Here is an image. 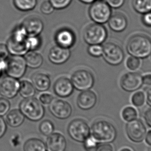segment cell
Here are the masks:
<instances>
[{"label":"cell","instance_id":"obj_45","mask_svg":"<svg viewBox=\"0 0 151 151\" xmlns=\"http://www.w3.org/2000/svg\"><path fill=\"white\" fill-rule=\"evenodd\" d=\"M144 119L147 124L151 127V108L146 111L144 114Z\"/></svg>","mask_w":151,"mask_h":151},{"label":"cell","instance_id":"obj_51","mask_svg":"<svg viewBox=\"0 0 151 151\" xmlns=\"http://www.w3.org/2000/svg\"><path fill=\"white\" fill-rule=\"evenodd\" d=\"M120 151H132L131 149H129L128 148H124L123 149L121 150Z\"/></svg>","mask_w":151,"mask_h":151},{"label":"cell","instance_id":"obj_15","mask_svg":"<svg viewBox=\"0 0 151 151\" xmlns=\"http://www.w3.org/2000/svg\"><path fill=\"white\" fill-rule=\"evenodd\" d=\"M28 36H39L43 32L44 25L38 17H29L25 19L21 24Z\"/></svg>","mask_w":151,"mask_h":151},{"label":"cell","instance_id":"obj_16","mask_svg":"<svg viewBox=\"0 0 151 151\" xmlns=\"http://www.w3.org/2000/svg\"><path fill=\"white\" fill-rule=\"evenodd\" d=\"M55 40L58 46L70 49L75 43V35L73 32L69 29H61L56 34Z\"/></svg>","mask_w":151,"mask_h":151},{"label":"cell","instance_id":"obj_46","mask_svg":"<svg viewBox=\"0 0 151 151\" xmlns=\"http://www.w3.org/2000/svg\"><path fill=\"white\" fill-rule=\"evenodd\" d=\"M143 84L147 86H151V74H147L142 77Z\"/></svg>","mask_w":151,"mask_h":151},{"label":"cell","instance_id":"obj_30","mask_svg":"<svg viewBox=\"0 0 151 151\" xmlns=\"http://www.w3.org/2000/svg\"><path fill=\"white\" fill-rule=\"evenodd\" d=\"M39 131L45 136H49L54 131V125L50 121L45 120L41 123L39 125Z\"/></svg>","mask_w":151,"mask_h":151},{"label":"cell","instance_id":"obj_41","mask_svg":"<svg viewBox=\"0 0 151 151\" xmlns=\"http://www.w3.org/2000/svg\"><path fill=\"white\" fill-rule=\"evenodd\" d=\"M9 53L6 45L0 43V60H4L6 59L8 57Z\"/></svg>","mask_w":151,"mask_h":151},{"label":"cell","instance_id":"obj_14","mask_svg":"<svg viewBox=\"0 0 151 151\" xmlns=\"http://www.w3.org/2000/svg\"><path fill=\"white\" fill-rule=\"evenodd\" d=\"M49 110L57 118L66 119L72 114V108L68 102L61 100H54L49 104Z\"/></svg>","mask_w":151,"mask_h":151},{"label":"cell","instance_id":"obj_48","mask_svg":"<svg viewBox=\"0 0 151 151\" xmlns=\"http://www.w3.org/2000/svg\"><path fill=\"white\" fill-rule=\"evenodd\" d=\"M5 67H6V62H5L4 60H0V78L2 76L3 71L5 69Z\"/></svg>","mask_w":151,"mask_h":151},{"label":"cell","instance_id":"obj_27","mask_svg":"<svg viewBox=\"0 0 151 151\" xmlns=\"http://www.w3.org/2000/svg\"><path fill=\"white\" fill-rule=\"evenodd\" d=\"M132 5L136 12L144 14L151 12V0H133Z\"/></svg>","mask_w":151,"mask_h":151},{"label":"cell","instance_id":"obj_18","mask_svg":"<svg viewBox=\"0 0 151 151\" xmlns=\"http://www.w3.org/2000/svg\"><path fill=\"white\" fill-rule=\"evenodd\" d=\"M47 151H65L66 141L65 137L59 133H53L48 137L46 143Z\"/></svg>","mask_w":151,"mask_h":151},{"label":"cell","instance_id":"obj_26","mask_svg":"<svg viewBox=\"0 0 151 151\" xmlns=\"http://www.w3.org/2000/svg\"><path fill=\"white\" fill-rule=\"evenodd\" d=\"M15 7L22 12H28L35 8L37 0H13Z\"/></svg>","mask_w":151,"mask_h":151},{"label":"cell","instance_id":"obj_52","mask_svg":"<svg viewBox=\"0 0 151 151\" xmlns=\"http://www.w3.org/2000/svg\"><path fill=\"white\" fill-rule=\"evenodd\" d=\"M148 151H151V147H150L149 149V150Z\"/></svg>","mask_w":151,"mask_h":151},{"label":"cell","instance_id":"obj_5","mask_svg":"<svg viewBox=\"0 0 151 151\" xmlns=\"http://www.w3.org/2000/svg\"><path fill=\"white\" fill-rule=\"evenodd\" d=\"M89 14L94 22L102 24L108 22L112 15V10L106 2L96 0L90 6Z\"/></svg>","mask_w":151,"mask_h":151},{"label":"cell","instance_id":"obj_24","mask_svg":"<svg viewBox=\"0 0 151 151\" xmlns=\"http://www.w3.org/2000/svg\"><path fill=\"white\" fill-rule=\"evenodd\" d=\"M25 60L28 67L32 69H37L40 67L43 63V58L39 53L30 51L25 56Z\"/></svg>","mask_w":151,"mask_h":151},{"label":"cell","instance_id":"obj_53","mask_svg":"<svg viewBox=\"0 0 151 151\" xmlns=\"http://www.w3.org/2000/svg\"></svg>","mask_w":151,"mask_h":151},{"label":"cell","instance_id":"obj_11","mask_svg":"<svg viewBox=\"0 0 151 151\" xmlns=\"http://www.w3.org/2000/svg\"><path fill=\"white\" fill-rule=\"evenodd\" d=\"M126 131L129 139L137 143L143 141L147 134V129L144 123L137 119L128 122L126 127Z\"/></svg>","mask_w":151,"mask_h":151},{"label":"cell","instance_id":"obj_8","mask_svg":"<svg viewBox=\"0 0 151 151\" xmlns=\"http://www.w3.org/2000/svg\"><path fill=\"white\" fill-rule=\"evenodd\" d=\"M27 67L24 57L22 56L12 55L6 62L5 70L8 76L19 79L24 76Z\"/></svg>","mask_w":151,"mask_h":151},{"label":"cell","instance_id":"obj_43","mask_svg":"<svg viewBox=\"0 0 151 151\" xmlns=\"http://www.w3.org/2000/svg\"><path fill=\"white\" fill-rule=\"evenodd\" d=\"M142 21L146 27H151V12L143 14Z\"/></svg>","mask_w":151,"mask_h":151},{"label":"cell","instance_id":"obj_6","mask_svg":"<svg viewBox=\"0 0 151 151\" xmlns=\"http://www.w3.org/2000/svg\"><path fill=\"white\" fill-rule=\"evenodd\" d=\"M107 36L106 27L96 23L89 25L84 31V40L89 45H100L106 40Z\"/></svg>","mask_w":151,"mask_h":151},{"label":"cell","instance_id":"obj_21","mask_svg":"<svg viewBox=\"0 0 151 151\" xmlns=\"http://www.w3.org/2000/svg\"><path fill=\"white\" fill-rule=\"evenodd\" d=\"M108 22L111 29L118 33L124 31L128 24L126 17L121 13L112 14Z\"/></svg>","mask_w":151,"mask_h":151},{"label":"cell","instance_id":"obj_33","mask_svg":"<svg viewBox=\"0 0 151 151\" xmlns=\"http://www.w3.org/2000/svg\"><path fill=\"white\" fill-rule=\"evenodd\" d=\"M73 0H49L55 9L61 10L67 8L71 4Z\"/></svg>","mask_w":151,"mask_h":151},{"label":"cell","instance_id":"obj_32","mask_svg":"<svg viewBox=\"0 0 151 151\" xmlns=\"http://www.w3.org/2000/svg\"><path fill=\"white\" fill-rule=\"evenodd\" d=\"M145 99L144 93L142 91H138L133 94L131 98V102L134 106L141 107L144 104Z\"/></svg>","mask_w":151,"mask_h":151},{"label":"cell","instance_id":"obj_44","mask_svg":"<svg viewBox=\"0 0 151 151\" xmlns=\"http://www.w3.org/2000/svg\"><path fill=\"white\" fill-rule=\"evenodd\" d=\"M7 125L4 119L0 116V138H1L6 133Z\"/></svg>","mask_w":151,"mask_h":151},{"label":"cell","instance_id":"obj_12","mask_svg":"<svg viewBox=\"0 0 151 151\" xmlns=\"http://www.w3.org/2000/svg\"><path fill=\"white\" fill-rule=\"evenodd\" d=\"M142 85V76L136 72L127 73L121 78V87L127 92H134L138 90Z\"/></svg>","mask_w":151,"mask_h":151},{"label":"cell","instance_id":"obj_22","mask_svg":"<svg viewBox=\"0 0 151 151\" xmlns=\"http://www.w3.org/2000/svg\"><path fill=\"white\" fill-rule=\"evenodd\" d=\"M32 81L35 89L39 91H47L50 86V79L49 76L43 73H36L32 78Z\"/></svg>","mask_w":151,"mask_h":151},{"label":"cell","instance_id":"obj_20","mask_svg":"<svg viewBox=\"0 0 151 151\" xmlns=\"http://www.w3.org/2000/svg\"><path fill=\"white\" fill-rule=\"evenodd\" d=\"M78 106L82 110H89L94 107L97 102L96 94L90 90L83 91L77 99Z\"/></svg>","mask_w":151,"mask_h":151},{"label":"cell","instance_id":"obj_17","mask_svg":"<svg viewBox=\"0 0 151 151\" xmlns=\"http://www.w3.org/2000/svg\"><path fill=\"white\" fill-rule=\"evenodd\" d=\"M70 49H66L57 45L51 48L49 51L48 58L52 63L61 65L68 60L70 56Z\"/></svg>","mask_w":151,"mask_h":151},{"label":"cell","instance_id":"obj_47","mask_svg":"<svg viewBox=\"0 0 151 151\" xmlns=\"http://www.w3.org/2000/svg\"><path fill=\"white\" fill-rule=\"evenodd\" d=\"M147 102L149 106H151V87L149 88L147 91Z\"/></svg>","mask_w":151,"mask_h":151},{"label":"cell","instance_id":"obj_28","mask_svg":"<svg viewBox=\"0 0 151 151\" xmlns=\"http://www.w3.org/2000/svg\"><path fill=\"white\" fill-rule=\"evenodd\" d=\"M20 94L25 99L32 98L35 94V88L33 84L27 81H23L20 83Z\"/></svg>","mask_w":151,"mask_h":151},{"label":"cell","instance_id":"obj_31","mask_svg":"<svg viewBox=\"0 0 151 151\" xmlns=\"http://www.w3.org/2000/svg\"><path fill=\"white\" fill-rule=\"evenodd\" d=\"M29 51H34L38 49L41 45V39L38 36H28L27 38Z\"/></svg>","mask_w":151,"mask_h":151},{"label":"cell","instance_id":"obj_3","mask_svg":"<svg viewBox=\"0 0 151 151\" xmlns=\"http://www.w3.org/2000/svg\"><path fill=\"white\" fill-rule=\"evenodd\" d=\"M91 133L98 142L109 143L116 138L117 132L114 125L108 121L98 120L93 124Z\"/></svg>","mask_w":151,"mask_h":151},{"label":"cell","instance_id":"obj_25","mask_svg":"<svg viewBox=\"0 0 151 151\" xmlns=\"http://www.w3.org/2000/svg\"><path fill=\"white\" fill-rule=\"evenodd\" d=\"M24 151H47L45 143L40 139L31 138L27 140L23 147Z\"/></svg>","mask_w":151,"mask_h":151},{"label":"cell","instance_id":"obj_29","mask_svg":"<svg viewBox=\"0 0 151 151\" xmlns=\"http://www.w3.org/2000/svg\"><path fill=\"white\" fill-rule=\"evenodd\" d=\"M122 116L123 119L127 122L134 120L138 116L137 110L131 106H127L123 109Z\"/></svg>","mask_w":151,"mask_h":151},{"label":"cell","instance_id":"obj_19","mask_svg":"<svg viewBox=\"0 0 151 151\" xmlns=\"http://www.w3.org/2000/svg\"><path fill=\"white\" fill-rule=\"evenodd\" d=\"M74 88L71 81L67 78H61L55 82L53 89L57 96L66 98L72 94Z\"/></svg>","mask_w":151,"mask_h":151},{"label":"cell","instance_id":"obj_37","mask_svg":"<svg viewBox=\"0 0 151 151\" xmlns=\"http://www.w3.org/2000/svg\"><path fill=\"white\" fill-rule=\"evenodd\" d=\"M84 146L87 151H92L97 147L98 142L92 136L90 135L84 141Z\"/></svg>","mask_w":151,"mask_h":151},{"label":"cell","instance_id":"obj_7","mask_svg":"<svg viewBox=\"0 0 151 151\" xmlns=\"http://www.w3.org/2000/svg\"><path fill=\"white\" fill-rule=\"evenodd\" d=\"M68 133L75 141L83 142L91 134V129L88 124L81 119L72 121L68 125Z\"/></svg>","mask_w":151,"mask_h":151},{"label":"cell","instance_id":"obj_9","mask_svg":"<svg viewBox=\"0 0 151 151\" xmlns=\"http://www.w3.org/2000/svg\"><path fill=\"white\" fill-rule=\"evenodd\" d=\"M102 56L106 63L110 65H118L124 59L125 54L122 49L116 44L107 43L102 47Z\"/></svg>","mask_w":151,"mask_h":151},{"label":"cell","instance_id":"obj_23","mask_svg":"<svg viewBox=\"0 0 151 151\" xmlns=\"http://www.w3.org/2000/svg\"><path fill=\"white\" fill-rule=\"evenodd\" d=\"M25 116L18 109H14L8 112L6 116V122L10 127H20L25 121Z\"/></svg>","mask_w":151,"mask_h":151},{"label":"cell","instance_id":"obj_49","mask_svg":"<svg viewBox=\"0 0 151 151\" xmlns=\"http://www.w3.org/2000/svg\"><path fill=\"white\" fill-rule=\"evenodd\" d=\"M145 141L149 145H151V130L149 131L145 136Z\"/></svg>","mask_w":151,"mask_h":151},{"label":"cell","instance_id":"obj_50","mask_svg":"<svg viewBox=\"0 0 151 151\" xmlns=\"http://www.w3.org/2000/svg\"><path fill=\"white\" fill-rule=\"evenodd\" d=\"M80 2L84 3V4H92L93 2H94L96 0H79Z\"/></svg>","mask_w":151,"mask_h":151},{"label":"cell","instance_id":"obj_38","mask_svg":"<svg viewBox=\"0 0 151 151\" xmlns=\"http://www.w3.org/2000/svg\"><path fill=\"white\" fill-rule=\"evenodd\" d=\"M54 9H55L49 1H44L41 5V11L43 14H51Z\"/></svg>","mask_w":151,"mask_h":151},{"label":"cell","instance_id":"obj_42","mask_svg":"<svg viewBox=\"0 0 151 151\" xmlns=\"http://www.w3.org/2000/svg\"><path fill=\"white\" fill-rule=\"evenodd\" d=\"M95 151H113V148L109 143H102L96 147Z\"/></svg>","mask_w":151,"mask_h":151},{"label":"cell","instance_id":"obj_13","mask_svg":"<svg viewBox=\"0 0 151 151\" xmlns=\"http://www.w3.org/2000/svg\"><path fill=\"white\" fill-rule=\"evenodd\" d=\"M20 82L18 79L7 76L0 83V94L4 98L12 99L19 91Z\"/></svg>","mask_w":151,"mask_h":151},{"label":"cell","instance_id":"obj_35","mask_svg":"<svg viewBox=\"0 0 151 151\" xmlns=\"http://www.w3.org/2000/svg\"><path fill=\"white\" fill-rule=\"evenodd\" d=\"M88 52L91 56L94 57H99L102 54V47L100 45H90Z\"/></svg>","mask_w":151,"mask_h":151},{"label":"cell","instance_id":"obj_39","mask_svg":"<svg viewBox=\"0 0 151 151\" xmlns=\"http://www.w3.org/2000/svg\"><path fill=\"white\" fill-rule=\"evenodd\" d=\"M39 101L42 104L49 105L53 100V97L51 94L47 93H44L40 95L39 97Z\"/></svg>","mask_w":151,"mask_h":151},{"label":"cell","instance_id":"obj_10","mask_svg":"<svg viewBox=\"0 0 151 151\" xmlns=\"http://www.w3.org/2000/svg\"><path fill=\"white\" fill-rule=\"evenodd\" d=\"M71 82L77 90L82 91L90 90L94 85V76L88 70H79L72 75Z\"/></svg>","mask_w":151,"mask_h":151},{"label":"cell","instance_id":"obj_40","mask_svg":"<svg viewBox=\"0 0 151 151\" xmlns=\"http://www.w3.org/2000/svg\"><path fill=\"white\" fill-rule=\"evenodd\" d=\"M125 0H106V3L111 8L118 9L124 4Z\"/></svg>","mask_w":151,"mask_h":151},{"label":"cell","instance_id":"obj_4","mask_svg":"<svg viewBox=\"0 0 151 151\" xmlns=\"http://www.w3.org/2000/svg\"><path fill=\"white\" fill-rule=\"evenodd\" d=\"M19 108L25 117L34 122L41 120L45 114V109L42 104L33 97L23 100Z\"/></svg>","mask_w":151,"mask_h":151},{"label":"cell","instance_id":"obj_36","mask_svg":"<svg viewBox=\"0 0 151 151\" xmlns=\"http://www.w3.org/2000/svg\"><path fill=\"white\" fill-rule=\"evenodd\" d=\"M10 108V102L4 98H0V116H4L8 113Z\"/></svg>","mask_w":151,"mask_h":151},{"label":"cell","instance_id":"obj_1","mask_svg":"<svg viewBox=\"0 0 151 151\" xmlns=\"http://www.w3.org/2000/svg\"><path fill=\"white\" fill-rule=\"evenodd\" d=\"M126 50L131 56L146 58L151 54V39L143 34L134 35L127 43Z\"/></svg>","mask_w":151,"mask_h":151},{"label":"cell","instance_id":"obj_2","mask_svg":"<svg viewBox=\"0 0 151 151\" xmlns=\"http://www.w3.org/2000/svg\"><path fill=\"white\" fill-rule=\"evenodd\" d=\"M28 36L22 25L17 27L7 41V47L12 55L23 56L29 51L27 38Z\"/></svg>","mask_w":151,"mask_h":151},{"label":"cell","instance_id":"obj_34","mask_svg":"<svg viewBox=\"0 0 151 151\" xmlns=\"http://www.w3.org/2000/svg\"><path fill=\"white\" fill-rule=\"evenodd\" d=\"M140 59L137 57L131 56L128 57L126 62V65L128 69L134 71L139 68L140 65Z\"/></svg>","mask_w":151,"mask_h":151}]
</instances>
